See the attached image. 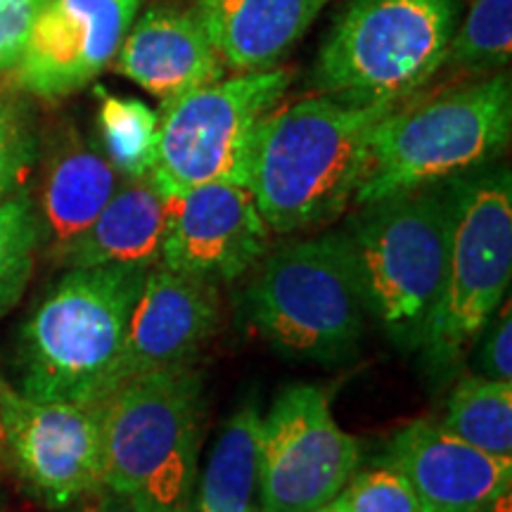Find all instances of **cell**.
<instances>
[{
  "mask_svg": "<svg viewBox=\"0 0 512 512\" xmlns=\"http://www.w3.org/2000/svg\"><path fill=\"white\" fill-rule=\"evenodd\" d=\"M396 105H351L313 95L268 114L256 140L252 190L271 233L330 226L354 202L368 140Z\"/></svg>",
  "mask_w": 512,
  "mask_h": 512,
  "instance_id": "1",
  "label": "cell"
},
{
  "mask_svg": "<svg viewBox=\"0 0 512 512\" xmlns=\"http://www.w3.org/2000/svg\"><path fill=\"white\" fill-rule=\"evenodd\" d=\"M150 268H64L19 330L17 389L98 406L119 387L128 320Z\"/></svg>",
  "mask_w": 512,
  "mask_h": 512,
  "instance_id": "2",
  "label": "cell"
},
{
  "mask_svg": "<svg viewBox=\"0 0 512 512\" xmlns=\"http://www.w3.org/2000/svg\"><path fill=\"white\" fill-rule=\"evenodd\" d=\"M508 72L422 91L377 121L354 204L444 183L489 164L510 143Z\"/></svg>",
  "mask_w": 512,
  "mask_h": 512,
  "instance_id": "3",
  "label": "cell"
},
{
  "mask_svg": "<svg viewBox=\"0 0 512 512\" xmlns=\"http://www.w3.org/2000/svg\"><path fill=\"white\" fill-rule=\"evenodd\" d=\"M204 380L192 366L121 384L100 408L102 486L152 512H183L197 482Z\"/></svg>",
  "mask_w": 512,
  "mask_h": 512,
  "instance_id": "4",
  "label": "cell"
},
{
  "mask_svg": "<svg viewBox=\"0 0 512 512\" xmlns=\"http://www.w3.org/2000/svg\"><path fill=\"white\" fill-rule=\"evenodd\" d=\"M451 242L439 299L420 342L422 366L437 380L456 373L512 278V178L508 166H479L448 178Z\"/></svg>",
  "mask_w": 512,
  "mask_h": 512,
  "instance_id": "5",
  "label": "cell"
},
{
  "mask_svg": "<svg viewBox=\"0 0 512 512\" xmlns=\"http://www.w3.org/2000/svg\"><path fill=\"white\" fill-rule=\"evenodd\" d=\"M463 0H349L318 50V95L401 105L432 86Z\"/></svg>",
  "mask_w": 512,
  "mask_h": 512,
  "instance_id": "6",
  "label": "cell"
},
{
  "mask_svg": "<svg viewBox=\"0 0 512 512\" xmlns=\"http://www.w3.org/2000/svg\"><path fill=\"white\" fill-rule=\"evenodd\" d=\"M259 264L247 316L275 351L316 363L356 354L368 309L347 230L285 242Z\"/></svg>",
  "mask_w": 512,
  "mask_h": 512,
  "instance_id": "7",
  "label": "cell"
},
{
  "mask_svg": "<svg viewBox=\"0 0 512 512\" xmlns=\"http://www.w3.org/2000/svg\"><path fill=\"white\" fill-rule=\"evenodd\" d=\"M368 316L401 349H418L444 283L451 242L448 183L361 204L347 228Z\"/></svg>",
  "mask_w": 512,
  "mask_h": 512,
  "instance_id": "8",
  "label": "cell"
},
{
  "mask_svg": "<svg viewBox=\"0 0 512 512\" xmlns=\"http://www.w3.org/2000/svg\"><path fill=\"white\" fill-rule=\"evenodd\" d=\"M294 72L285 64L268 72L233 74L159 107L152 181L169 197L207 183L249 188L256 140Z\"/></svg>",
  "mask_w": 512,
  "mask_h": 512,
  "instance_id": "9",
  "label": "cell"
},
{
  "mask_svg": "<svg viewBox=\"0 0 512 512\" xmlns=\"http://www.w3.org/2000/svg\"><path fill=\"white\" fill-rule=\"evenodd\" d=\"M361 458V441L339 427L328 392L316 384H292L261 420L259 508H325L356 475Z\"/></svg>",
  "mask_w": 512,
  "mask_h": 512,
  "instance_id": "10",
  "label": "cell"
},
{
  "mask_svg": "<svg viewBox=\"0 0 512 512\" xmlns=\"http://www.w3.org/2000/svg\"><path fill=\"white\" fill-rule=\"evenodd\" d=\"M5 460L29 494L62 510L102 486L100 408L29 399L0 377Z\"/></svg>",
  "mask_w": 512,
  "mask_h": 512,
  "instance_id": "11",
  "label": "cell"
},
{
  "mask_svg": "<svg viewBox=\"0 0 512 512\" xmlns=\"http://www.w3.org/2000/svg\"><path fill=\"white\" fill-rule=\"evenodd\" d=\"M143 0H48L8 76L24 95L60 102L105 72Z\"/></svg>",
  "mask_w": 512,
  "mask_h": 512,
  "instance_id": "12",
  "label": "cell"
},
{
  "mask_svg": "<svg viewBox=\"0 0 512 512\" xmlns=\"http://www.w3.org/2000/svg\"><path fill=\"white\" fill-rule=\"evenodd\" d=\"M268 247L271 228L252 190L238 183H207L174 197L159 264L226 285L259 264Z\"/></svg>",
  "mask_w": 512,
  "mask_h": 512,
  "instance_id": "13",
  "label": "cell"
},
{
  "mask_svg": "<svg viewBox=\"0 0 512 512\" xmlns=\"http://www.w3.org/2000/svg\"><path fill=\"white\" fill-rule=\"evenodd\" d=\"M219 323V285L152 266L128 320L119 387L157 370L192 366Z\"/></svg>",
  "mask_w": 512,
  "mask_h": 512,
  "instance_id": "14",
  "label": "cell"
},
{
  "mask_svg": "<svg viewBox=\"0 0 512 512\" xmlns=\"http://www.w3.org/2000/svg\"><path fill=\"white\" fill-rule=\"evenodd\" d=\"M430 512H484L510 496L512 460L479 451L430 420H415L394 434L387 463Z\"/></svg>",
  "mask_w": 512,
  "mask_h": 512,
  "instance_id": "15",
  "label": "cell"
},
{
  "mask_svg": "<svg viewBox=\"0 0 512 512\" xmlns=\"http://www.w3.org/2000/svg\"><path fill=\"white\" fill-rule=\"evenodd\" d=\"M114 69L169 105L228 76L214 43L192 8L157 5L133 19L114 55Z\"/></svg>",
  "mask_w": 512,
  "mask_h": 512,
  "instance_id": "16",
  "label": "cell"
},
{
  "mask_svg": "<svg viewBox=\"0 0 512 512\" xmlns=\"http://www.w3.org/2000/svg\"><path fill=\"white\" fill-rule=\"evenodd\" d=\"M41 181L31 195L38 221L41 254L50 264L67 249L107 207L124 183V176L102 155L95 140L74 126H62L46 152H38Z\"/></svg>",
  "mask_w": 512,
  "mask_h": 512,
  "instance_id": "17",
  "label": "cell"
},
{
  "mask_svg": "<svg viewBox=\"0 0 512 512\" xmlns=\"http://www.w3.org/2000/svg\"><path fill=\"white\" fill-rule=\"evenodd\" d=\"M330 0H195L228 74L280 67Z\"/></svg>",
  "mask_w": 512,
  "mask_h": 512,
  "instance_id": "18",
  "label": "cell"
},
{
  "mask_svg": "<svg viewBox=\"0 0 512 512\" xmlns=\"http://www.w3.org/2000/svg\"><path fill=\"white\" fill-rule=\"evenodd\" d=\"M174 197L147 178H124L100 216L55 259V266L152 268L162 261Z\"/></svg>",
  "mask_w": 512,
  "mask_h": 512,
  "instance_id": "19",
  "label": "cell"
},
{
  "mask_svg": "<svg viewBox=\"0 0 512 512\" xmlns=\"http://www.w3.org/2000/svg\"><path fill=\"white\" fill-rule=\"evenodd\" d=\"M259 403H247L230 415L216 439L190 503L202 512H252L259 508L261 475Z\"/></svg>",
  "mask_w": 512,
  "mask_h": 512,
  "instance_id": "20",
  "label": "cell"
},
{
  "mask_svg": "<svg viewBox=\"0 0 512 512\" xmlns=\"http://www.w3.org/2000/svg\"><path fill=\"white\" fill-rule=\"evenodd\" d=\"M439 425L489 456L512 460V382L475 373L463 377L448 396Z\"/></svg>",
  "mask_w": 512,
  "mask_h": 512,
  "instance_id": "21",
  "label": "cell"
},
{
  "mask_svg": "<svg viewBox=\"0 0 512 512\" xmlns=\"http://www.w3.org/2000/svg\"><path fill=\"white\" fill-rule=\"evenodd\" d=\"M512 53V0H472L444 50L441 74L482 79L503 72ZM434 83V81H432Z\"/></svg>",
  "mask_w": 512,
  "mask_h": 512,
  "instance_id": "22",
  "label": "cell"
},
{
  "mask_svg": "<svg viewBox=\"0 0 512 512\" xmlns=\"http://www.w3.org/2000/svg\"><path fill=\"white\" fill-rule=\"evenodd\" d=\"M98 140L102 155L124 178L152 176L159 114L138 98L98 91Z\"/></svg>",
  "mask_w": 512,
  "mask_h": 512,
  "instance_id": "23",
  "label": "cell"
},
{
  "mask_svg": "<svg viewBox=\"0 0 512 512\" xmlns=\"http://www.w3.org/2000/svg\"><path fill=\"white\" fill-rule=\"evenodd\" d=\"M41 254L38 221L31 192L0 202V318L24 297Z\"/></svg>",
  "mask_w": 512,
  "mask_h": 512,
  "instance_id": "24",
  "label": "cell"
},
{
  "mask_svg": "<svg viewBox=\"0 0 512 512\" xmlns=\"http://www.w3.org/2000/svg\"><path fill=\"white\" fill-rule=\"evenodd\" d=\"M38 152L41 138L27 95L12 86L10 79H0V202L27 192Z\"/></svg>",
  "mask_w": 512,
  "mask_h": 512,
  "instance_id": "25",
  "label": "cell"
},
{
  "mask_svg": "<svg viewBox=\"0 0 512 512\" xmlns=\"http://www.w3.org/2000/svg\"><path fill=\"white\" fill-rule=\"evenodd\" d=\"M337 512H430L394 467L356 472L330 503Z\"/></svg>",
  "mask_w": 512,
  "mask_h": 512,
  "instance_id": "26",
  "label": "cell"
},
{
  "mask_svg": "<svg viewBox=\"0 0 512 512\" xmlns=\"http://www.w3.org/2000/svg\"><path fill=\"white\" fill-rule=\"evenodd\" d=\"M48 0H0V79L17 67L36 17Z\"/></svg>",
  "mask_w": 512,
  "mask_h": 512,
  "instance_id": "27",
  "label": "cell"
},
{
  "mask_svg": "<svg viewBox=\"0 0 512 512\" xmlns=\"http://www.w3.org/2000/svg\"><path fill=\"white\" fill-rule=\"evenodd\" d=\"M477 342L479 349L475 356V375L512 382V318L508 302L486 323Z\"/></svg>",
  "mask_w": 512,
  "mask_h": 512,
  "instance_id": "28",
  "label": "cell"
},
{
  "mask_svg": "<svg viewBox=\"0 0 512 512\" xmlns=\"http://www.w3.org/2000/svg\"><path fill=\"white\" fill-rule=\"evenodd\" d=\"M93 498V508L91 512H152L147 510L143 503H138L136 498L121 494V491L107 489V486H100Z\"/></svg>",
  "mask_w": 512,
  "mask_h": 512,
  "instance_id": "29",
  "label": "cell"
},
{
  "mask_svg": "<svg viewBox=\"0 0 512 512\" xmlns=\"http://www.w3.org/2000/svg\"><path fill=\"white\" fill-rule=\"evenodd\" d=\"M183 512H202L200 508H195V505H192V503H188V508H185ZM252 512H264V510H261V508H254Z\"/></svg>",
  "mask_w": 512,
  "mask_h": 512,
  "instance_id": "30",
  "label": "cell"
},
{
  "mask_svg": "<svg viewBox=\"0 0 512 512\" xmlns=\"http://www.w3.org/2000/svg\"><path fill=\"white\" fill-rule=\"evenodd\" d=\"M316 512H337V510L332 508V505H325V508H320V510H316Z\"/></svg>",
  "mask_w": 512,
  "mask_h": 512,
  "instance_id": "31",
  "label": "cell"
},
{
  "mask_svg": "<svg viewBox=\"0 0 512 512\" xmlns=\"http://www.w3.org/2000/svg\"><path fill=\"white\" fill-rule=\"evenodd\" d=\"M0 460H5V453H3V434H0Z\"/></svg>",
  "mask_w": 512,
  "mask_h": 512,
  "instance_id": "32",
  "label": "cell"
}]
</instances>
